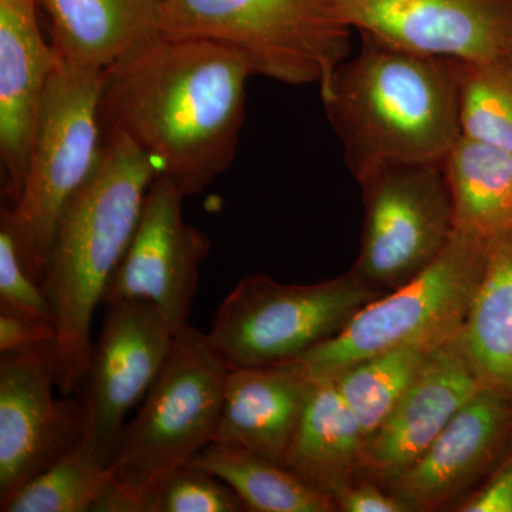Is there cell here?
Segmentation results:
<instances>
[{
  "label": "cell",
  "mask_w": 512,
  "mask_h": 512,
  "mask_svg": "<svg viewBox=\"0 0 512 512\" xmlns=\"http://www.w3.org/2000/svg\"><path fill=\"white\" fill-rule=\"evenodd\" d=\"M247 64L227 47L158 35L106 69L104 137L123 134L194 197L234 161L247 110Z\"/></svg>",
  "instance_id": "cell-1"
},
{
  "label": "cell",
  "mask_w": 512,
  "mask_h": 512,
  "mask_svg": "<svg viewBox=\"0 0 512 512\" xmlns=\"http://www.w3.org/2000/svg\"><path fill=\"white\" fill-rule=\"evenodd\" d=\"M184 198L170 178L157 175L101 305L147 301L163 311L174 333L190 325L201 265L210 254L211 241L185 222Z\"/></svg>",
  "instance_id": "cell-12"
},
{
  "label": "cell",
  "mask_w": 512,
  "mask_h": 512,
  "mask_svg": "<svg viewBox=\"0 0 512 512\" xmlns=\"http://www.w3.org/2000/svg\"><path fill=\"white\" fill-rule=\"evenodd\" d=\"M229 367L205 333L184 326L136 419L126 424L109 467L110 485L97 512H140L161 481L214 441Z\"/></svg>",
  "instance_id": "cell-4"
},
{
  "label": "cell",
  "mask_w": 512,
  "mask_h": 512,
  "mask_svg": "<svg viewBox=\"0 0 512 512\" xmlns=\"http://www.w3.org/2000/svg\"><path fill=\"white\" fill-rule=\"evenodd\" d=\"M511 439L512 397L484 386L458 410L429 450L386 484L409 511L457 507Z\"/></svg>",
  "instance_id": "cell-14"
},
{
  "label": "cell",
  "mask_w": 512,
  "mask_h": 512,
  "mask_svg": "<svg viewBox=\"0 0 512 512\" xmlns=\"http://www.w3.org/2000/svg\"><path fill=\"white\" fill-rule=\"evenodd\" d=\"M458 339L481 383L512 397V225L488 245Z\"/></svg>",
  "instance_id": "cell-20"
},
{
  "label": "cell",
  "mask_w": 512,
  "mask_h": 512,
  "mask_svg": "<svg viewBox=\"0 0 512 512\" xmlns=\"http://www.w3.org/2000/svg\"><path fill=\"white\" fill-rule=\"evenodd\" d=\"M174 329L154 303L104 305V322L93 342L83 380L86 436L83 444L109 468L131 407L144 400L170 356Z\"/></svg>",
  "instance_id": "cell-11"
},
{
  "label": "cell",
  "mask_w": 512,
  "mask_h": 512,
  "mask_svg": "<svg viewBox=\"0 0 512 512\" xmlns=\"http://www.w3.org/2000/svg\"><path fill=\"white\" fill-rule=\"evenodd\" d=\"M488 245L456 229L444 251L423 272L367 303L338 335L296 362L312 379L333 377L390 350L439 348L456 338L483 278Z\"/></svg>",
  "instance_id": "cell-7"
},
{
  "label": "cell",
  "mask_w": 512,
  "mask_h": 512,
  "mask_svg": "<svg viewBox=\"0 0 512 512\" xmlns=\"http://www.w3.org/2000/svg\"><path fill=\"white\" fill-rule=\"evenodd\" d=\"M365 204L353 274L384 293L436 261L456 232L443 163L384 165L357 180Z\"/></svg>",
  "instance_id": "cell-9"
},
{
  "label": "cell",
  "mask_w": 512,
  "mask_h": 512,
  "mask_svg": "<svg viewBox=\"0 0 512 512\" xmlns=\"http://www.w3.org/2000/svg\"><path fill=\"white\" fill-rule=\"evenodd\" d=\"M55 343L0 353V511L83 443L82 396L55 397Z\"/></svg>",
  "instance_id": "cell-10"
},
{
  "label": "cell",
  "mask_w": 512,
  "mask_h": 512,
  "mask_svg": "<svg viewBox=\"0 0 512 512\" xmlns=\"http://www.w3.org/2000/svg\"><path fill=\"white\" fill-rule=\"evenodd\" d=\"M0 306L40 316L56 323L52 305L20 258L8 222L0 220Z\"/></svg>",
  "instance_id": "cell-27"
},
{
  "label": "cell",
  "mask_w": 512,
  "mask_h": 512,
  "mask_svg": "<svg viewBox=\"0 0 512 512\" xmlns=\"http://www.w3.org/2000/svg\"><path fill=\"white\" fill-rule=\"evenodd\" d=\"M109 485V468L82 443L29 481L2 512L93 511Z\"/></svg>",
  "instance_id": "cell-25"
},
{
  "label": "cell",
  "mask_w": 512,
  "mask_h": 512,
  "mask_svg": "<svg viewBox=\"0 0 512 512\" xmlns=\"http://www.w3.org/2000/svg\"><path fill=\"white\" fill-rule=\"evenodd\" d=\"M247 505L224 480L191 466L178 468L147 495L140 512H244Z\"/></svg>",
  "instance_id": "cell-26"
},
{
  "label": "cell",
  "mask_w": 512,
  "mask_h": 512,
  "mask_svg": "<svg viewBox=\"0 0 512 512\" xmlns=\"http://www.w3.org/2000/svg\"><path fill=\"white\" fill-rule=\"evenodd\" d=\"M383 293L353 272L312 285L247 276L221 302L205 340L229 369L293 362Z\"/></svg>",
  "instance_id": "cell-8"
},
{
  "label": "cell",
  "mask_w": 512,
  "mask_h": 512,
  "mask_svg": "<svg viewBox=\"0 0 512 512\" xmlns=\"http://www.w3.org/2000/svg\"><path fill=\"white\" fill-rule=\"evenodd\" d=\"M187 466L220 477L252 512L338 511L332 495L284 464L242 448L211 443Z\"/></svg>",
  "instance_id": "cell-22"
},
{
  "label": "cell",
  "mask_w": 512,
  "mask_h": 512,
  "mask_svg": "<svg viewBox=\"0 0 512 512\" xmlns=\"http://www.w3.org/2000/svg\"><path fill=\"white\" fill-rule=\"evenodd\" d=\"M37 0H0V158L13 207L25 184L47 86L62 62L42 36Z\"/></svg>",
  "instance_id": "cell-15"
},
{
  "label": "cell",
  "mask_w": 512,
  "mask_h": 512,
  "mask_svg": "<svg viewBox=\"0 0 512 512\" xmlns=\"http://www.w3.org/2000/svg\"><path fill=\"white\" fill-rule=\"evenodd\" d=\"M338 511L345 512H404L406 505L392 493H384L382 488L362 481V483H353L349 481L338 488L332 494Z\"/></svg>",
  "instance_id": "cell-29"
},
{
  "label": "cell",
  "mask_w": 512,
  "mask_h": 512,
  "mask_svg": "<svg viewBox=\"0 0 512 512\" xmlns=\"http://www.w3.org/2000/svg\"><path fill=\"white\" fill-rule=\"evenodd\" d=\"M460 512H512V456L495 470L487 483L460 505Z\"/></svg>",
  "instance_id": "cell-30"
},
{
  "label": "cell",
  "mask_w": 512,
  "mask_h": 512,
  "mask_svg": "<svg viewBox=\"0 0 512 512\" xmlns=\"http://www.w3.org/2000/svg\"><path fill=\"white\" fill-rule=\"evenodd\" d=\"M461 136L512 154V60H456Z\"/></svg>",
  "instance_id": "cell-24"
},
{
  "label": "cell",
  "mask_w": 512,
  "mask_h": 512,
  "mask_svg": "<svg viewBox=\"0 0 512 512\" xmlns=\"http://www.w3.org/2000/svg\"><path fill=\"white\" fill-rule=\"evenodd\" d=\"M352 32L332 0H160L158 33L227 47L252 74L328 87Z\"/></svg>",
  "instance_id": "cell-5"
},
{
  "label": "cell",
  "mask_w": 512,
  "mask_h": 512,
  "mask_svg": "<svg viewBox=\"0 0 512 512\" xmlns=\"http://www.w3.org/2000/svg\"><path fill=\"white\" fill-rule=\"evenodd\" d=\"M104 80L106 70L62 59L40 109L23 190L0 215L12 229L23 264L40 284L60 218L103 154Z\"/></svg>",
  "instance_id": "cell-6"
},
{
  "label": "cell",
  "mask_w": 512,
  "mask_h": 512,
  "mask_svg": "<svg viewBox=\"0 0 512 512\" xmlns=\"http://www.w3.org/2000/svg\"><path fill=\"white\" fill-rule=\"evenodd\" d=\"M312 384V377L296 360L229 369L212 443L284 464Z\"/></svg>",
  "instance_id": "cell-17"
},
{
  "label": "cell",
  "mask_w": 512,
  "mask_h": 512,
  "mask_svg": "<svg viewBox=\"0 0 512 512\" xmlns=\"http://www.w3.org/2000/svg\"><path fill=\"white\" fill-rule=\"evenodd\" d=\"M362 36L320 92L356 180L393 164L443 163L460 140L456 60Z\"/></svg>",
  "instance_id": "cell-2"
},
{
  "label": "cell",
  "mask_w": 512,
  "mask_h": 512,
  "mask_svg": "<svg viewBox=\"0 0 512 512\" xmlns=\"http://www.w3.org/2000/svg\"><path fill=\"white\" fill-rule=\"evenodd\" d=\"M360 35L420 53L464 60H512V0H332Z\"/></svg>",
  "instance_id": "cell-13"
},
{
  "label": "cell",
  "mask_w": 512,
  "mask_h": 512,
  "mask_svg": "<svg viewBox=\"0 0 512 512\" xmlns=\"http://www.w3.org/2000/svg\"><path fill=\"white\" fill-rule=\"evenodd\" d=\"M60 57L109 69L134 46L158 35L160 0H37Z\"/></svg>",
  "instance_id": "cell-18"
},
{
  "label": "cell",
  "mask_w": 512,
  "mask_h": 512,
  "mask_svg": "<svg viewBox=\"0 0 512 512\" xmlns=\"http://www.w3.org/2000/svg\"><path fill=\"white\" fill-rule=\"evenodd\" d=\"M443 170L458 231L490 244L511 227V153L461 136Z\"/></svg>",
  "instance_id": "cell-21"
},
{
  "label": "cell",
  "mask_w": 512,
  "mask_h": 512,
  "mask_svg": "<svg viewBox=\"0 0 512 512\" xmlns=\"http://www.w3.org/2000/svg\"><path fill=\"white\" fill-rule=\"evenodd\" d=\"M434 349L412 346L390 350L333 376L367 440L392 416Z\"/></svg>",
  "instance_id": "cell-23"
},
{
  "label": "cell",
  "mask_w": 512,
  "mask_h": 512,
  "mask_svg": "<svg viewBox=\"0 0 512 512\" xmlns=\"http://www.w3.org/2000/svg\"><path fill=\"white\" fill-rule=\"evenodd\" d=\"M158 175L123 134L104 137L92 177L64 210L42 278L56 318V389L72 396L92 359V320L136 232Z\"/></svg>",
  "instance_id": "cell-3"
},
{
  "label": "cell",
  "mask_w": 512,
  "mask_h": 512,
  "mask_svg": "<svg viewBox=\"0 0 512 512\" xmlns=\"http://www.w3.org/2000/svg\"><path fill=\"white\" fill-rule=\"evenodd\" d=\"M483 387L458 335L434 349L392 416L367 440L362 471L383 483L402 474Z\"/></svg>",
  "instance_id": "cell-16"
},
{
  "label": "cell",
  "mask_w": 512,
  "mask_h": 512,
  "mask_svg": "<svg viewBox=\"0 0 512 512\" xmlns=\"http://www.w3.org/2000/svg\"><path fill=\"white\" fill-rule=\"evenodd\" d=\"M56 333L52 320L0 306V353L55 343Z\"/></svg>",
  "instance_id": "cell-28"
},
{
  "label": "cell",
  "mask_w": 512,
  "mask_h": 512,
  "mask_svg": "<svg viewBox=\"0 0 512 512\" xmlns=\"http://www.w3.org/2000/svg\"><path fill=\"white\" fill-rule=\"evenodd\" d=\"M366 443L335 379L316 377L284 466L332 495L362 471Z\"/></svg>",
  "instance_id": "cell-19"
}]
</instances>
